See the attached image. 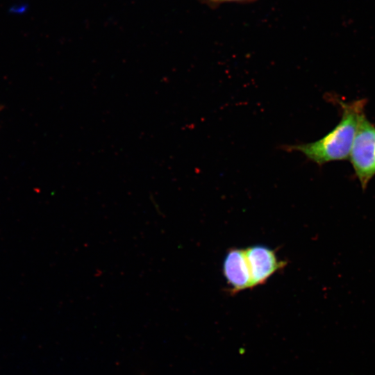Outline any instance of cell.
Here are the masks:
<instances>
[{
  "instance_id": "cell-4",
  "label": "cell",
  "mask_w": 375,
  "mask_h": 375,
  "mask_svg": "<svg viewBox=\"0 0 375 375\" xmlns=\"http://www.w3.org/2000/svg\"><path fill=\"white\" fill-rule=\"evenodd\" d=\"M222 271L231 292L236 293L251 288V277L245 250L231 249L225 255Z\"/></svg>"
},
{
  "instance_id": "cell-3",
  "label": "cell",
  "mask_w": 375,
  "mask_h": 375,
  "mask_svg": "<svg viewBox=\"0 0 375 375\" xmlns=\"http://www.w3.org/2000/svg\"><path fill=\"white\" fill-rule=\"evenodd\" d=\"M247 259L252 288L264 284L277 271L285 265L278 259L274 250L256 244L244 249Z\"/></svg>"
},
{
  "instance_id": "cell-2",
  "label": "cell",
  "mask_w": 375,
  "mask_h": 375,
  "mask_svg": "<svg viewBox=\"0 0 375 375\" xmlns=\"http://www.w3.org/2000/svg\"><path fill=\"white\" fill-rule=\"evenodd\" d=\"M349 158L365 189L375 175V125L365 115L360 119Z\"/></svg>"
},
{
  "instance_id": "cell-1",
  "label": "cell",
  "mask_w": 375,
  "mask_h": 375,
  "mask_svg": "<svg viewBox=\"0 0 375 375\" xmlns=\"http://www.w3.org/2000/svg\"><path fill=\"white\" fill-rule=\"evenodd\" d=\"M365 99L340 102L341 119L329 133L312 142L284 144L280 149L301 152L319 165L349 158L360 119L365 115Z\"/></svg>"
},
{
  "instance_id": "cell-5",
  "label": "cell",
  "mask_w": 375,
  "mask_h": 375,
  "mask_svg": "<svg viewBox=\"0 0 375 375\" xmlns=\"http://www.w3.org/2000/svg\"><path fill=\"white\" fill-rule=\"evenodd\" d=\"M201 3L207 6L210 8L215 9L219 6L226 3H235L245 4L253 3L257 0H199Z\"/></svg>"
}]
</instances>
